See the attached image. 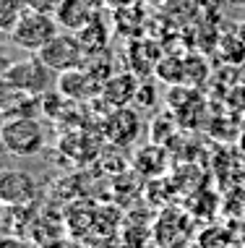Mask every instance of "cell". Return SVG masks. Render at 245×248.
I'll return each instance as SVG.
<instances>
[{
	"mask_svg": "<svg viewBox=\"0 0 245 248\" xmlns=\"http://www.w3.org/2000/svg\"><path fill=\"white\" fill-rule=\"evenodd\" d=\"M44 141V125L34 115H11L0 123V146L13 157H34Z\"/></svg>",
	"mask_w": 245,
	"mask_h": 248,
	"instance_id": "cell-1",
	"label": "cell"
},
{
	"mask_svg": "<svg viewBox=\"0 0 245 248\" xmlns=\"http://www.w3.org/2000/svg\"><path fill=\"white\" fill-rule=\"evenodd\" d=\"M60 31L55 13H39V11H24V16L18 18V24L13 26L8 39L24 52H39L52 37Z\"/></svg>",
	"mask_w": 245,
	"mask_h": 248,
	"instance_id": "cell-2",
	"label": "cell"
},
{
	"mask_svg": "<svg viewBox=\"0 0 245 248\" xmlns=\"http://www.w3.org/2000/svg\"><path fill=\"white\" fill-rule=\"evenodd\" d=\"M37 55L55 73H65V71L81 68L84 60H86V50H84V45H81L76 31H58Z\"/></svg>",
	"mask_w": 245,
	"mask_h": 248,
	"instance_id": "cell-3",
	"label": "cell"
},
{
	"mask_svg": "<svg viewBox=\"0 0 245 248\" xmlns=\"http://www.w3.org/2000/svg\"><path fill=\"white\" fill-rule=\"evenodd\" d=\"M52 73L55 71H52L37 52H31V58L11 63L3 76L8 78V81H13L16 86H21L24 92H29V94L42 97L52 89Z\"/></svg>",
	"mask_w": 245,
	"mask_h": 248,
	"instance_id": "cell-4",
	"label": "cell"
},
{
	"mask_svg": "<svg viewBox=\"0 0 245 248\" xmlns=\"http://www.w3.org/2000/svg\"><path fill=\"white\" fill-rule=\"evenodd\" d=\"M193 238V219L180 209H164L154 222V240L159 248H188Z\"/></svg>",
	"mask_w": 245,
	"mask_h": 248,
	"instance_id": "cell-5",
	"label": "cell"
},
{
	"mask_svg": "<svg viewBox=\"0 0 245 248\" xmlns=\"http://www.w3.org/2000/svg\"><path fill=\"white\" fill-rule=\"evenodd\" d=\"M37 196V180L26 170H3L0 172V204L3 206H26Z\"/></svg>",
	"mask_w": 245,
	"mask_h": 248,
	"instance_id": "cell-6",
	"label": "cell"
},
{
	"mask_svg": "<svg viewBox=\"0 0 245 248\" xmlns=\"http://www.w3.org/2000/svg\"><path fill=\"white\" fill-rule=\"evenodd\" d=\"M102 11V0H63L55 11V18L65 31H81Z\"/></svg>",
	"mask_w": 245,
	"mask_h": 248,
	"instance_id": "cell-7",
	"label": "cell"
},
{
	"mask_svg": "<svg viewBox=\"0 0 245 248\" xmlns=\"http://www.w3.org/2000/svg\"><path fill=\"white\" fill-rule=\"evenodd\" d=\"M102 78H97L91 71H84V68H73V71H65L58 76V92L65 97V99H89V97H97L102 94Z\"/></svg>",
	"mask_w": 245,
	"mask_h": 248,
	"instance_id": "cell-8",
	"label": "cell"
},
{
	"mask_svg": "<svg viewBox=\"0 0 245 248\" xmlns=\"http://www.w3.org/2000/svg\"><path fill=\"white\" fill-rule=\"evenodd\" d=\"M37 102L39 97L29 94L5 76H0V115H34Z\"/></svg>",
	"mask_w": 245,
	"mask_h": 248,
	"instance_id": "cell-9",
	"label": "cell"
},
{
	"mask_svg": "<svg viewBox=\"0 0 245 248\" xmlns=\"http://www.w3.org/2000/svg\"><path fill=\"white\" fill-rule=\"evenodd\" d=\"M138 78L133 73H115L102 84V97L107 99L110 107H128L138 94Z\"/></svg>",
	"mask_w": 245,
	"mask_h": 248,
	"instance_id": "cell-10",
	"label": "cell"
},
{
	"mask_svg": "<svg viewBox=\"0 0 245 248\" xmlns=\"http://www.w3.org/2000/svg\"><path fill=\"white\" fill-rule=\"evenodd\" d=\"M138 128H141L138 115L133 110H128V107H115V112H112L110 120H107L110 141L117 144V146H125V144L133 141V139L138 136Z\"/></svg>",
	"mask_w": 245,
	"mask_h": 248,
	"instance_id": "cell-11",
	"label": "cell"
},
{
	"mask_svg": "<svg viewBox=\"0 0 245 248\" xmlns=\"http://www.w3.org/2000/svg\"><path fill=\"white\" fill-rule=\"evenodd\" d=\"M133 170L146 178H159L167 170V152L162 144H149L133 157Z\"/></svg>",
	"mask_w": 245,
	"mask_h": 248,
	"instance_id": "cell-12",
	"label": "cell"
},
{
	"mask_svg": "<svg viewBox=\"0 0 245 248\" xmlns=\"http://www.w3.org/2000/svg\"><path fill=\"white\" fill-rule=\"evenodd\" d=\"M78 39H81L84 50L89 52V55H97V52L104 50V45H107V26H104L102 16H97L91 24H86L81 31H76Z\"/></svg>",
	"mask_w": 245,
	"mask_h": 248,
	"instance_id": "cell-13",
	"label": "cell"
},
{
	"mask_svg": "<svg viewBox=\"0 0 245 248\" xmlns=\"http://www.w3.org/2000/svg\"><path fill=\"white\" fill-rule=\"evenodd\" d=\"M24 11H26L24 0H0V31L11 34L18 18L24 16Z\"/></svg>",
	"mask_w": 245,
	"mask_h": 248,
	"instance_id": "cell-14",
	"label": "cell"
},
{
	"mask_svg": "<svg viewBox=\"0 0 245 248\" xmlns=\"http://www.w3.org/2000/svg\"><path fill=\"white\" fill-rule=\"evenodd\" d=\"M232 235L222 227H206V230L198 235V246L201 248H232Z\"/></svg>",
	"mask_w": 245,
	"mask_h": 248,
	"instance_id": "cell-15",
	"label": "cell"
},
{
	"mask_svg": "<svg viewBox=\"0 0 245 248\" xmlns=\"http://www.w3.org/2000/svg\"><path fill=\"white\" fill-rule=\"evenodd\" d=\"M60 3H63V0H24L26 8H29V11H39V13H55Z\"/></svg>",
	"mask_w": 245,
	"mask_h": 248,
	"instance_id": "cell-16",
	"label": "cell"
},
{
	"mask_svg": "<svg viewBox=\"0 0 245 248\" xmlns=\"http://www.w3.org/2000/svg\"><path fill=\"white\" fill-rule=\"evenodd\" d=\"M0 248H24V243L13 235H0Z\"/></svg>",
	"mask_w": 245,
	"mask_h": 248,
	"instance_id": "cell-17",
	"label": "cell"
},
{
	"mask_svg": "<svg viewBox=\"0 0 245 248\" xmlns=\"http://www.w3.org/2000/svg\"><path fill=\"white\" fill-rule=\"evenodd\" d=\"M237 37H240V39H243V42H245V21H243L240 26H237Z\"/></svg>",
	"mask_w": 245,
	"mask_h": 248,
	"instance_id": "cell-18",
	"label": "cell"
},
{
	"mask_svg": "<svg viewBox=\"0 0 245 248\" xmlns=\"http://www.w3.org/2000/svg\"><path fill=\"white\" fill-rule=\"evenodd\" d=\"M42 248H65L63 243H50V246H42Z\"/></svg>",
	"mask_w": 245,
	"mask_h": 248,
	"instance_id": "cell-19",
	"label": "cell"
},
{
	"mask_svg": "<svg viewBox=\"0 0 245 248\" xmlns=\"http://www.w3.org/2000/svg\"><path fill=\"white\" fill-rule=\"evenodd\" d=\"M240 128H243V131H245V115H243V123H240Z\"/></svg>",
	"mask_w": 245,
	"mask_h": 248,
	"instance_id": "cell-20",
	"label": "cell"
},
{
	"mask_svg": "<svg viewBox=\"0 0 245 248\" xmlns=\"http://www.w3.org/2000/svg\"><path fill=\"white\" fill-rule=\"evenodd\" d=\"M0 123H3V120H0Z\"/></svg>",
	"mask_w": 245,
	"mask_h": 248,
	"instance_id": "cell-21",
	"label": "cell"
}]
</instances>
